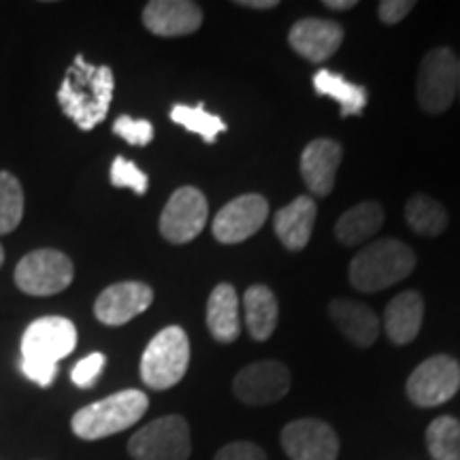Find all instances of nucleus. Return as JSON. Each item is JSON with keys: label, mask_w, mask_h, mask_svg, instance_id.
<instances>
[{"label": "nucleus", "mask_w": 460, "mask_h": 460, "mask_svg": "<svg viewBox=\"0 0 460 460\" xmlns=\"http://www.w3.org/2000/svg\"><path fill=\"white\" fill-rule=\"evenodd\" d=\"M324 7L335 9V11H348L356 7V0H326Z\"/></svg>", "instance_id": "obj_35"}, {"label": "nucleus", "mask_w": 460, "mask_h": 460, "mask_svg": "<svg viewBox=\"0 0 460 460\" xmlns=\"http://www.w3.org/2000/svg\"><path fill=\"white\" fill-rule=\"evenodd\" d=\"M427 446L433 460H460V422L441 416L427 429Z\"/></svg>", "instance_id": "obj_26"}, {"label": "nucleus", "mask_w": 460, "mask_h": 460, "mask_svg": "<svg viewBox=\"0 0 460 460\" xmlns=\"http://www.w3.org/2000/svg\"><path fill=\"white\" fill-rule=\"evenodd\" d=\"M135 460H188L192 452L190 427L181 416H164L137 430L128 441Z\"/></svg>", "instance_id": "obj_5"}, {"label": "nucleus", "mask_w": 460, "mask_h": 460, "mask_svg": "<svg viewBox=\"0 0 460 460\" xmlns=\"http://www.w3.org/2000/svg\"><path fill=\"white\" fill-rule=\"evenodd\" d=\"M77 345V329L71 320L60 315H45L34 320L22 337V362L58 367Z\"/></svg>", "instance_id": "obj_7"}, {"label": "nucleus", "mask_w": 460, "mask_h": 460, "mask_svg": "<svg viewBox=\"0 0 460 460\" xmlns=\"http://www.w3.org/2000/svg\"><path fill=\"white\" fill-rule=\"evenodd\" d=\"M243 309L245 324L252 339H256V341H267V339L273 335L279 318V305L278 298H275L271 292V288L262 284L247 288L243 296Z\"/></svg>", "instance_id": "obj_22"}, {"label": "nucleus", "mask_w": 460, "mask_h": 460, "mask_svg": "<svg viewBox=\"0 0 460 460\" xmlns=\"http://www.w3.org/2000/svg\"><path fill=\"white\" fill-rule=\"evenodd\" d=\"M329 315L349 341L358 348H369L376 343L379 335V320L373 309L367 305L348 301V298H335L329 305Z\"/></svg>", "instance_id": "obj_19"}, {"label": "nucleus", "mask_w": 460, "mask_h": 460, "mask_svg": "<svg viewBox=\"0 0 460 460\" xmlns=\"http://www.w3.org/2000/svg\"><path fill=\"white\" fill-rule=\"evenodd\" d=\"M143 24L158 37H183L203 24V11L188 0H154L143 9Z\"/></svg>", "instance_id": "obj_15"}, {"label": "nucleus", "mask_w": 460, "mask_h": 460, "mask_svg": "<svg viewBox=\"0 0 460 460\" xmlns=\"http://www.w3.org/2000/svg\"><path fill=\"white\" fill-rule=\"evenodd\" d=\"M416 269V254L396 239H379L358 252L349 264V281L360 292H379Z\"/></svg>", "instance_id": "obj_2"}, {"label": "nucleus", "mask_w": 460, "mask_h": 460, "mask_svg": "<svg viewBox=\"0 0 460 460\" xmlns=\"http://www.w3.org/2000/svg\"><path fill=\"white\" fill-rule=\"evenodd\" d=\"M292 377L286 365L278 360H262L247 365L234 377V394L245 405H269L284 399L290 390Z\"/></svg>", "instance_id": "obj_13"}, {"label": "nucleus", "mask_w": 460, "mask_h": 460, "mask_svg": "<svg viewBox=\"0 0 460 460\" xmlns=\"http://www.w3.org/2000/svg\"><path fill=\"white\" fill-rule=\"evenodd\" d=\"M113 132L130 146L146 147L154 141V126L147 119H135L130 115H119L113 124Z\"/></svg>", "instance_id": "obj_30"}, {"label": "nucleus", "mask_w": 460, "mask_h": 460, "mask_svg": "<svg viewBox=\"0 0 460 460\" xmlns=\"http://www.w3.org/2000/svg\"><path fill=\"white\" fill-rule=\"evenodd\" d=\"M424 318V301L418 292L407 290L393 298L384 314V324L390 341L405 345L418 337Z\"/></svg>", "instance_id": "obj_20"}, {"label": "nucleus", "mask_w": 460, "mask_h": 460, "mask_svg": "<svg viewBox=\"0 0 460 460\" xmlns=\"http://www.w3.org/2000/svg\"><path fill=\"white\" fill-rule=\"evenodd\" d=\"M384 224V209L382 205L367 200L348 209L339 217L335 234L343 245H358L365 239L373 237L379 226Z\"/></svg>", "instance_id": "obj_23"}, {"label": "nucleus", "mask_w": 460, "mask_h": 460, "mask_svg": "<svg viewBox=\"0 0 460 460\" xmlns=\"http://www.w3.org/2000/svg\"><path fill=\"white\" fill-rule=\"evenodd\" d=\"M460 388V365L439 354L424 360L407 379V396L418 407H437L450 401Z\"/></svg>", "instance_id": "obj_9"}, {"label": "nucleus", "mask_w": 460, "mask_h": 460, "mask_svg": "<svg viewBox=\"0 0 460 460\" xmlns=\"http://www.w3.org/2000/svg\"><path fill=\"white\" fill-rule=\"evenodd\" d=\"M190 365V341L180 326L160 331L141 356V379L154 390L180 384Z\"/></svg>", "instance_id": "obj_4"}, {"label": "nucleus", "mask_w": 460, "mask_h": 460, "mask_svg": "<svg viewBox=\"0 0 460 460\" xmlns=\"http://www.w3.org/2000/svg\"><path fill=\"white\" fill-rule=\"evenodd\" d=\"M209 207L203 192L192 186H183L172 192L160 216V233L175 245L190 243L203 233Z\"/></svg>", "instance_id": "obj_10"}, {"label": "nucleus", "mask_w": 460, "mask_h": 460, "mask_svg": "<svg viewBox=\"0 0 460 460\" xmlns=\"http://www.w3.org/2000/svg\"><path fill=\"white\" fill-rule=\"evenodd\" d=\"M111 183L115 188H130L132 192L146 194L149 188L147 175L130 160L118 156L111 164Z\"/></svg>", "instance_id": "obj_29"}, {"label": "nucleus", "mask_w": 460, "mask_h": 460, "mask_svg": "<svg viewBox=\"0 0 460 460\" xmlns=\"http://www.w3.org/2000/svg\"><path fill=\"white\" fill-rule=\"evenodd\" d=\"M458 94H460V60H458Z\"/></svg>", "instance_id": "obj_37"}, {"label": "nucleus", "mask_w": 460, "mask_h": 460, "mask_svg": "<svg viewBox=\"0 0 460 460\" xmlns=\"http://www.w3.org/2000/svg\"><path fill=\"white\" fill-rule=\"evenodd\" d=\"M75 275L71 258L58 250H37L22 258L15 269V284L32 296H51L66 290Z\"/></svg>", "instance_id": "obj_8"}, {"label": "nucleus", "mask_w": 460, "mask_h": 460, "mask_svg": "<svg viewBox=\"0 0 460 460\" xmlns=\"http://www.w3.org/2000/svg\"><path fill=\"white\" fill-rule=\"evenodd\" d=\"M341 158V146L331 139H315L303 149L301 175L309 192L315 194V197H329L332 188H335V177Z\"/></svg>", "instance_id": "obj_17"}, {"label": "nucleus", "mask_w": 460, "mask_h": 460, "mask_svg": "<svg viewBox=\"0 0 460 460\" xmlns=\"http://www.w3.org/2000/svg\"><path fill=\"white\" fill-rule=\"evenodd\" d=\"M113 88L115 79L111 68L107 65L94 66L84 56H77L58 90V102L79 130L88 132L107 118Z\"/></svg>", "instance_id": "obj_1"}, {"label": "nucleus", "mask_w": 460, "mask_h": 460, "mask_svg": "<svg viewBox=\"0 0 460 460\" xmlns=\"http://www.w3.org/2000/svg\"><path fill=\"white\" fill-rule=\"evenodd\" d=\"M3 262H4V252H3V247H0V267H3Z\"/></svg>", "instance_id": "obj_36"}, {"label": "nucleus", "mask_w": 460, "mask_h": 460, "mask_svg": "<svg viewBox=\"0 0 460 460\" xmlns=\"http://www.w3.org/2000/svg\"><path fill=\"white\" fill-rule=\"evenodd\" d=\"M154 301V290L143 281H119L101 292L94 314L102 324L122 326L141 315Z\"/></svg>", "instance_id": "obj_14"}, {"label": "nucleus", "mask_w": 460, "mask_h": 460, "mask_svg": "<svg viewBox=\"0 0 460 460\" xmlns=\"http://www.w3.org/2000/svg\"><path fill=\"white\" fill-rule=\"evenodd\" d=\"M416 94L427 113H444L458 94V58L452 49L437 48L424 56L418 71Z\"/></svg>", "instance_id": "obj_6"}, {"label": "nucleus", "mask_w": 460, "mask_h": 460, "mask_svg": "<svg viewBox=\"0 0 460 460\" xmlns=\"http://www.w3.org/2000/svg\"><path fill=\"white\" fill-rule=\"evenodd\" d=\"M314 88L318 90L320 96H331L341 107L343 118L349 115H360L362 109L367 107V90L362 85L349 84L343 75L322 68L314 75Z\"/></svg>", "instance_id": "obj_24"}, {"label": "nucleus", "mask_w": 460, "mask_h": 460, "mask_svg": "<svg viewBox=\"0 0 460 460\" xmlns=\"http://www.w3.org/2000/svg\"><path fill=\"white\" fill-rule=\"evenodd\" d=\"M24 216V192L20 181L7 171H0V234L20 226Z\"/></svg>", "instance_id": "obj_28"}, {"label": "nucleus", "mask_w": 460, "mask_h": 460, "mask_svg": "<svg viewBox=\"0 0 460 460\" xmlns=\"http://www.w3.org/2000/svg\"><path fill=\"white\" fill-rule=\"evenodd\" d=\"M149 399L141 390H122L107 399L85 405L71 420L73 433L79 439L96 441L130 429L146 416Z\"/></svg>", "instance_id": "obj_3"}, {"label": "nucleus", "mask_w": 460, "mask_h": 460, "mask_svg": "<svg viewBox=\"0 0 460 460\" xmlns=\"http://www.w3.org/2000/svg\"><path fill=\"white\" fill-rule=\"evenodd\" d=\"M171 119L190 132H197V135L203 137L205 143H216L217 135L226 130V124H224L220 115L207 111L203 102L197 107L175 105L171 109Z\"/></svg>", "instance_id": "obj_27"}, {"label": "nucleus", "mask_w": 460, "mask_h": 460, "mask_svg": "<svg viewBox=\"0 0 460 460\" xmlns=\"http://www.w3.org/2000/svg\"><path fill=\"white\" fill-rule=\"evenodd\" d=\"M216 460H267V454L250 441H234L216 454Z\"/></svg>", "instance_id": "obj_32"}, {"label": "nucleus", "mask_w": 460, "mask_h": 460, "mask_svg": "<svg viewBox=\"0 0 460 460\" xmlns=\"http://www.w3.org/2000/svg\"><path fill=\"white\" fill-rule=\"evenodd\" d=\"M105 362H107L105 354H101V352H94V354L85 356V358L79 360L71 371V379H73L75 386H79V388L94 386V382L101 377L102 369H105Z\"/></svg>", "instance_id": "obj_31"}, {"label": "nucleus", "mask_w": 460, "mask_h": 460, "mask_svg": "<svg viewBox=\"0 0 460 460\" xmlns=\"http://www.w3.org/2000/svg\"><path fill=\"white\" fill-rule=\"evenodd\" d=\"M411 9H413L411 0H384V3H379L377 7L379 20H382L384 24H396V22L405 20Z\"/></svg>", "instance_id": "obj_33"}, {"label": "nucleus", "mask_w": 460, "mask_h": 460, "mask_svg": "<svg viewBox=\"0 0 460 460\" xmlns=\"http://www.w3.org/2000/svg\"><path fill=\"white\" fill-rule=\"evenodd\" d=\"M315 211L318 207L312 197H296L290 205L275 214V234L288 250L301 252L309 243L315 224Z\"/></svg>", "instance_id": "obj_18"}, {"label": "nucleus", "mask_w": 460, "mask_h": 460, "mask_svg": "<svg viewBox=\"0 0 460 460\" xmlns=\"http://www.w3.org/2000/svg\"><path fill=\"white\" fill-rule=\"evenodd\" d=\"M288 43L303 56L305 60L322 62L329 60L343 43V28L337 22L318 20V17H307V20L296 22L288 34Z\"/></svg>", "instance_id": "obj_16"}, {"label": "nucleus", "mask_w": 460, "mask_h": 460, "mask_svg": "<svg viewBox=\"0 0 460 460\" xmlns=\"http://www.w3.org/2000/svg\"><path fill=\"white\" fill-rule=\"evenodd\" d=\"M237 4L245 9H273L278 7V0H239Z\"/></svg>", "instance_id": "obj_34"}, {"label": "nucleus", "mask_w": 460, "mask_h": 460, "mask_svg": "<svg viewBox=\"0 0 460 460\" xmlns=\"http://www.w3.org/2000/svg\"><path fill=\"white\" fill-rule=\"evenodd\" d=\"M281 446L290 460H337L339 437L332 427L315 418H303L286 424Z\"/></svg>", "instance_id": "obj_11"}, {"label": "nucleus", "mask_w": 460, "mask_h": 460, "mask_svg": "<svg viewBox=\"0 0 460 460\" xmlns=\"http://www.w3.org/2000/svg\"><path fill=\"white\" fill-rule=\"evenodd\" d=\"M207 329L216 341L230 343L239 337V296L230 284H217L207 301Z\"/></svg>", "instance_id": "obj_21"}, {"label": "nucleus", "mask_w": 460, "mask_h": 460, "mask_svg": "<svg viewBox=\"0 0 460 460\" xmlns=\"http://www.w3.org/2000/svg\"><path fill=\"white\" fill-rule=\"evenodd\" d=\"M405 220L411 230H416L418 234H424V237H437L447 226V214L444 207L437 203L435 199L424 197V194H413L407 200Z\"/></svg>", "instance_id": "obj_25"}, {"label": "nucleus", "mask_w": 460, "mask_h": 460, "mask_svg": "<svg viewBox=\"0 0 460 460\" xmlns=\"http://www.w3.org/2000/svg\"><path fill=\"white\" fill-rule=\"evenodd\" d=\"M269 217V203L261 194H243L233 199L214 217V237L220 243L233 245L250 239L262 228Z\"/></svg>", "instance_id": "obj_12"}]
</instances>
